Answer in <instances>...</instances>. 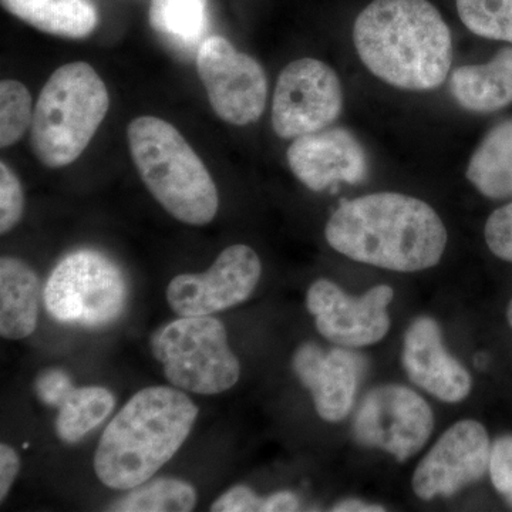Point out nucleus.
Listing matches in <instances>:
<instances>
[{"instance_id":"34","label":"nucleus","mask_w":512,"mask_h":512,"mask_svg":"<svg viewBox=\"0 0 512 512\" xmlns=\"http://www.w3.org/2000/svg\"><path fill=\"white\" fill-rule=\"evenodd\" d=\"M507 320H508V325H510L511 329H512V301L510 302V305H508V308H507Z\"/></svg>"},{"instance_id":"15","label":"nucleus","mask_w":512,"mask_h":512,"mask_svg":"<svg viewBox=\"0 0 512 512\" xmlns=\"http://www.w3.org/2000/svg\"><path fill=\"white\" fill-rule=\"evenodd\" d=\"M295 375L312 393L316 412L329 423L346 419L366 370L365 357L348 349L323 352L315 343H303L292 359Z\"/></svg>"},{"instance_id":"11","label":"nucleus","mask_w":512,"mask_h":512,"mask_svg":"<svg viewBox=\"0 0 512 512\" xmlns=\"http://www.w3.org/2000/svg\"><path fill=\"white\" fill-rule=\"evenodd\" d=\"M392 286L379 285L360 298H353L329 279L313 282L306 295V308L315 318L323 338L342 348H365L386 338L390 330L387 306Z\"/></svg>"},{"instance_id":"26","label":"nucleus","mask_w":512,"mask_h":512,"mask_svg":"<svg viewBox=\"0 0 512 512\" xmlns=\"http://www.w3.org/2000/svg\"><path fill=\"white\" fill-rule=\"evenodd\" d=\"M25 210V194L18 175L5 161L0 164V234L5 235L19 224Z\"/></svg>"},{"instance_id":"25","label":"nucleus","mask_w":512,"mask_h":512,"mask_svg":"<svg viewBox=\"0 0 512 512\" xmlns=\"http://www.w3.org/2000/svg\"><path fill=\"white\" fill-rule=\"evenodd\" d=\"M32 96L18 80L0 83V146H13L25 136L33 121Z\"/></svg>"},{"instance_id":"30","label":"nucleus","mask_w":512,"mask_h":512,"mask_svg":"<svg viewBox=\"0 0 512 512\" xmlns=\"http://www.w3.org/2000/svg\"><path fill=\"white\" fill-rule=\"evenodd\" d=\"M265 498L259 497L247 485H235L211 505L214 512L264 511Z\"/></svg>"},{"instance_id":"32","label":"nucleus","mask_w":512,"mask_h":512,"mask_svg":"<svg viewBox=\"0 0 512 512\" xmlns=\"http://www.w3.org/2000/svg\"><path fill=\"white\" fill-rule=\"evenodd\" d=\"M301 504H299L298 497L289 491H279L269 495L264 501V512H289L298 511Z\"/></svg>"},{"instance_id":"10","label":"nucleus","mask_w":512,"mask_h":512,"mask_svg":"<svg viewBox=\"0 0 512 512\" xmlns=\"http://www.w3.org/2000/svg\"><path fill=\"white\" fill-rule=\"evenodd\" d=\"M433 429L429 403L400 384L376 387L367 394L353 423L357 443L380 448L402 463L426 446Z\"/></svg>"},{"instance_id":"4","label":"nucleus","mask_w":512,"mask_h":512,"mask_svg":"<svg viewBox=\"0 0 512 512\" xmlns=\"http://www.w3.org/2000/svg\"><path fill=\"white\" fill-rule=\"evenodd\" d=\"M127 137L138 174L161 207L184 224H210L220 208L217 185L180 131L143 116L131 121Z\"/></svg>"},{"instance_id":"8","label":"nucleus","mask_w":512,"mask_h":512,"mask_svg":"<svg viewBox=\"0 0 512 512\" xmlns=\"http://www.w3.org/2000/svg\"><path fill=\"white\" fill-rule=\"evenodd\" d=\"M343 109L338 74L318 59L295 60L282 70L272 101V127L285 140L332 126Z\"/></svg>"},{"instance_id":"5","label":"nucleus","mask_w":512,"mask_h":512,"mask_svg":"<svg viewBox=\"0 0 512 512\" xmlns=\"http://www.w3.org/2000/svg\"><path fill=\"white\" fill-rule=\"evenodd\" d=\"M110 107L109 90L90 64L74 62L49 77L33 113L30 144L43 165L74 163L97 133Z\"/></svg>"},{"instance_id":"20","label":"nucleus","mask_w":512,"mask_h":512,"mask_svg":"<svg viewBox=\"0 0 512 512\" xmlns=\"http://www.w3.org/2000/svg\"><path fill=\"white\" fill-rule=\"evenodd\" d=\"M467 178L485 197H512V121L495 126L471 156Z\"/></svg>"},{"instance_id":"14","label":"nucleus","mask_w":512,"mask_h":512,"mask_svg":"<svg viewBox=\"0 0 512 512\" xmlns=\"http://www.w3.org/2000/svg\"><path fill=\"white\" fill-rule=\"evenodd\" d=\"M288 164L309 190L323 191L340 183L360 184L369 175V158L362 143L346 128H325L295 138Z\"/></svg>"},{"instance_id":"23","label":"nucleus","mask_w":512,"mask_h":512,"mask_svg":"<svg viewBox=\"0 0 512 512\" xmlns=\"http://www.w3.org/2000/svg\"><path fill=\"white\" fill-rule=\"evenodd\" d=\"M207 5L208 0H151V26L174 42L192 45L204 32Z\"/></svg>"},{"instance_id":"3","label":"nucleus","mask_w":512,"mask_h":512,"mask_svg":"<svg viewBox=\"0 0 512 512\" xmlns=\"http://www.w3.org/2000/svg\"><path fill=\"white\" fill-rule=\"evenodd\" d=\"M198 413L197 404L178 387L140 390L101 434L96 476L121 491L151 480L188 439Z\"/></svg>"},{"instance_id":"13","label":"nucleus","mask_w":512,"mask_h":512,"mask_svg":"<svg viewBox=\"0 0 512 512\" xmlns=\"http://www.w3.org/2000/svg\"><path fill=\"white\" fill-rule=\"evenodd\" d=\"M490 454V437L483 424L458 421L420 461L412 480L414 494L426 501L451 497L484 477Z\"/></svg>"},{"instance_id":"7","label":"nucleus","mask_w":512,"mask_h":512,"mask_svg":"<svg viewBox=\"0 0 512 512\" xmlns=\"http://www.w3.org/2000/svg\"><path fill=\"white\" fill-rule=\"evenodd\" d=\"M126 302L123 272L110 258L93 249H80L64 256L47 279V312L66 325H109L120 318Z\"/></svg>"},{"instance_id":"16","label":"nucleus","mask_w":512,"mask_h":512,"mask_svg":"<svg viewBox=\"0 0 512 512\" xmlns=\"http://www.w3.org/2000/svg\"><path fill=\"white\" fill-rule=\"evenodd\" d=\"M402 362L407 376L440 402H463L473 389L466 367L444 346L436 320L420 316L404 335Z\"/></svg>"},{"instance_id":"17","label":"nucleus","mask_w":512,"mask_h":512,"mask_svg":"<svg viewBox=\"0 0 512 512\" xmlns=\"http://www.w3.org/2000/svg\"><path fill=\"white\" fill-rule=\"evenodd\" d=\"M40 281L25 262L12 256L0 259V335L9 340L28 338L36 330Z\"/></svg>"},{"instance_id":"21","label":"nucleus","mask_w":512,"mask_h":512,"mask_svg":"<svg viewBox=\"0 0 512 512\" xmlns=\"http://www.w3.org/2000/svg\"><path fill=\"white\" fill-rule=\"evenodd\" d=\"M116 406V397L106 387H74L56 419V433L67 444H74L99 427Z\"/></svg>"},{"instance_id":"28","label":"nucleus","mask_w":512,"mask_h":512,"mask_svg":"<svg viewBox=\"0 0 512 512\" xmlns=\"http://www.w3.org/2000/svg\"><path fill=\"white\" fill-rule=\"evenodd\" d=\"M488 468L495 490L504 495L512 507V436L495 441Z\"/></svg>"},{"instance_id":"2","label":"nucleus","mask_w":512,"mask_h":512,"mask_svg":"<svg viewBox=\"0 0 512 512\" xmlns=\"http://www.w3.org/2000/svg\"><path fill=\"white\" fill-rule=\"evenodd\" d=\"M353 43L370 73L410 92L437 89L453 62L450 29L429 0H373L356 18Z\"/></svg>"},{"instance_id":"1","label":"nucleus","mask_w":512,"mask_h":512,"mask_svg":"<svg viewBox=\"0 0 512 512\" xmlns=\"http://www.w3.org/2000/svg\"><path fill=\"white\" fill-rule=\"evenodd\" d=\"M326 241L356 262L396 272L433 268L448 234L427 202L397 192H376L342 202L326 224Z\"/></svg>"},{"instance_id":"24","label":"nucleus","mask_w":512,"mask_h":512,"mask_svg":"<svg viewBox=\"0 0 512 512\" xmlns=\"http://www.w3.org/2000/svg\"><path fill=\"white\" fill-rule=\"evenodd\" d=\"M461 22L474 35L512 43V0H456Z\"/></svg>"},{"instance_id":"33","label":"nucleus","mask_w":512,"mask_h":512,"mask_svg":"<svg viewBox=\"0 0 512 512\" xmlns=\"http://www.w3.org/2000/svg\"><path fill=\"white\" fill-rule=\"evenodd\" d=\"M336 512H382L384 508L382 505L367 504L359 500H345L340 501L332 508Z\"/></svg>"},{"instance_id":"9","label":"nucleus","mask_w":512,"mask_h":512,"mask_svg":"<svg viewBox=\"0 0 512 512\" xmlns=\"http://www.w3.org/2000/svg\"><path fill=\"white\" fill-rule=\"evenodd\" d=\"M198 74L212 110L234 126L261 119L268 99V79L261 64L238 52L222 36H210L197 53Z\"/></svg>"},{"instance_id":"12","label":"nucleus","mask_w":512,"mask_h":512,"mask_svg":"<svg viewBox=\"0 0 512 512\" xmlns=\"http://www.w3.org/2000/svg\"><path fill=\"white\" fill-rule=\"evenodd\" d=\"M262 275L258 254L248 245H231L202 274L175 276L167 288L170 308L180 316H208L241 305Z\"/></svg>"},{"instance_id":"27","label":"nucleus","mask_w":512,"mask_h":512,"mask_svg":"<svg viewBox=\"0 0 512 512\" xmlns=\"http://www.w3.org/2000/svg\"><path fill=\"white\" fill-rule=\"evenodd\" d=\"M484 235L488 248L497 258L512 262V202L490 215Z\"/></svg>"},{"instance_id":"29","label":"nucleus","mask_w":512,"mask_h":512,"mask_svg":"<svg viewBox=\"0 0 512 512\" xmlns=\"http://www.w3.org/2000/svg\"><path fill=\"white\" fill-rule=\"evenodd\" d=\"M74 390L72 377L62 369H47L36 380V393L40 402L59 409Z\"/></svg>"},{"instance_id":"6","label":"nucleus","mask_w":512,"mask_h":512,"mask_svg":"<svg viewBox=\"0 0 512 512\" xmlns=\"http://www.w3.org/2000/svg\"><path fill=\"white\" fill-rule=\"evenodd\" d=\"M151 352L163 366L168 382L185 392L212 396L232 389L241 365L228 345L220 319L181 316L151 336Z\"/></svg>"},{"instance_id":"18","label":"nucleus","mask_w":512,"mask_h":512,"mask_svg":"<svg viewBox=\"0 0 512 512\" xmlns=\"http://www.w3.org/2000/svg\"><path fill=\"white\" fill-rule=\"evenodd\" d=\"M450 90L464 110L493 113L512 103V47L491 62L468 64L451 74Z\"/></svg>"},{"instance_id":"19","label":"nucleus","mask_w":512,"mask_h":512,"mask_svg":"<svg viewBox=\"0 0 512 512\" xmlns=\"http://www.w3.org/2000/svg\"><path fill=\"white\" fill-rule=\"evenodd\" d=\"M2 6L33 28L67 39H83L99 23L92 0H2Z\"/></svg>"},{"instance_id":"31","label":"nucleus","mask_w":512,"mask_h":512,"mask_svg":"<svg viewBox=\"0 0 512 512\" xmlns=\"http://www.w3.org/2000/svg\"><path fill=\"white\" fill-rule=\"evenodd\" d=\"M20 470V458L15 448L0 446V501H5Z\"/></svg>"},{"instance_id":"22","label":"nucleus","mask_w":512,"mask_h":512,"mask_svg":"<svg viewBox=\"0 0 512 512\" xmlns=\"http://www.w3.org/2000/svg\"><path fill=\"white\" fill-rule=\"evenodd\" d=\"M197 505V491L178 478H157L131 488L107 510L120 512H187Z\"/></svg>"}]
</instances>
